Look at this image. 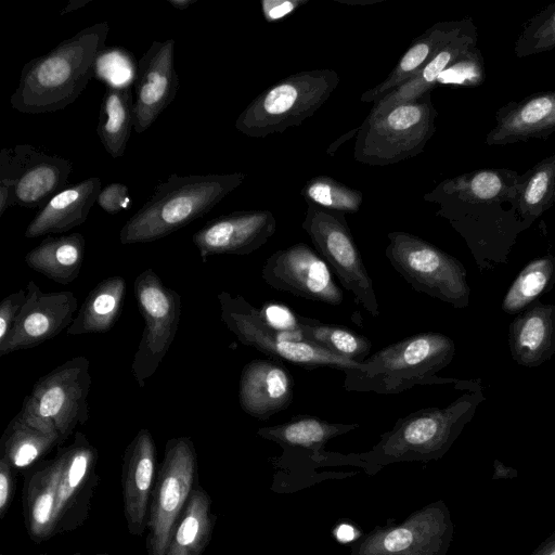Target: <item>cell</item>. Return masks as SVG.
<instances>
[{
    "instance_id": "cell-10",
    "label": "cell",
    "mask_w": 555,
    "mask_h": 555,
    "mask_svg": "<svg viewBox=\"0 0 555 555\" xmlns=\"http://www.w3.org/2000/svg\"><path fill=\"white\" fill-rule=\"evenodd\" d=\"M387 237L386 258L414 291L454 308L469 305L467 272L460 260L408 232H389Z\"/></svg>"
},
{
    "instance_id": "cell-6",
    "label": "cell",
    "mask_w": 555,
    "mask_h": 555,
    "mask_svg": "<svg viewBox=\"0 0 555 555\" xmlns=\"http://www.w3.org/2000/svg\"><path fill=\"white\" fill-rule=\"evenodd\" d=\"M339 81L330 68L292 74L256 96L237 117L235 128L250 138H266L300 126L327 101Z\"/></svg>"
},
{
    "instance_id": "cell-43",
    "label": "cell",
    "mask_w": 555,
    "mask_h": 555,
    "mask_svg": "<svg viewBox=\"0 0 555 555\" xmlns=\"http://www.w3.org/2000/svg\"><path fill=\"white\" fill-rule=\"evenodd\" d=\"M26 300V291L20 289L4 297L0 304V345L11 333Z\"/></svg>"
},
{
    "instance_id": "cell-32",
    "label": "cell",
    "mask_w": 555,
    "mask_h": 555,
    "mask_svg": "<svg viewBox=\"0 0 555 555\" xmlns=\"http://www.w3.org/2000/svg\"><path fill=\"white\" fill-rule=\"evenodd\" d=\"M215 524L211 498L197 483L172 532L166 555H202Z\"/></svg>"
},
{
    "instance_id": "cell-35",
    "label": "cell",
    "mask_w": 555,
    "mask_h": 555,
    "mask_svg": "<svg viewBox=\"0 0 555 555\" xmlns=\"http://www.w3.org/2000/svg\"><path fill=\"white\" fill-rule=\"evenodd\" d=\"M555 285V256L547 254L529 261L507 289L502 309L519 314Z\"/></svg>"
},
{
    "instance_id": "cell-14",
    "label": "cell",
    "mask_w": 555,
    "mask_h": 555,
    "mask_svg": "<svg viewBox=\"0 0 555 555\" xmlns=\"http://www.w3.org/2000/svg\"><path fill=\"white\" fill-rule=\"evenodd\" d=\"M453 522L442 500L410 514L401 524L375 527L361 537L350 555H446Z\"/></svg>"
},
{
    "instance_id": "cell-46",
    "label": "cell",
    "mask_w": 555,
    "mask_h": 555,
    "mask_svg": "<svg viewBox=\"0 0 555 555\" xmlns=\"http://www.w3.org/2000/svg\"><path fill=\"white\" fill-rule=\"evenodd\" d=\"M13 205V195L11 189L0 182V217Z\"/></svg>"
},
{
    "instance_id": "cell-47",
    "label": "cell",
    "mask_w": 555,
    "mask_h": 555,
    "mask_svg": "<svg viewBox=\"0 0 555 555\" xmlns=\"http://www.w3.org/2000/svg\"><path fill=\"white\" fill-rule=\"evenodd\" d=\"M530 555H555V530Z\"/></svg>"
},
{
    "instance_id": "cell-18",
    "label": "cell",
    "mask_w": 555,
    "mask_h": 555,
    "mask_svg": "<svg viewBox=\"0 0 555 555\" xmlns=\"http://www.w3.org/2000/svg\"><path fill=\"white\" fill-rule=\"evenodd\" d=\"M26 300L0 356L36 347L67 330L78 311V301L69 291L42 292L34 282L26 286Z\"/></svg>"
},
{
    "instance_id": "cell-8",
    "label": "cell",
    "mask_w": 555,
    "mask_h": 555,
    "mask_svg": "<svg viewBox=\"0 0 555 555\" xmlns=\"http://www.w3.org/2000/svg\"><path fill=\"white\" fill-rule=\"evenodd\" d=\"M90 361L74 357L33 386L17 415L29 425L56 436L64 443L89 417Z\"/></svg>"
},
{
    "instance_id": "cell-5",
    "label": "cell",
    "mask_w": 555,
    "mask_h": 555,
    "mask_svg": "<svg viewBox=\"0 0 555 555\" xmlns=\"http://www.w3.org/2000/svg\"><path fill=\"white\" fill-rule=\"evenodd\" d=\"M454 354L455 344L449 336L437 332L417 333L379 349L362 362L360 369L346 373L344 388L397 395L415 386H455L461 379L436 375L452 362Z\"/></svg>"
},
{
    "instance_id": "cell-2",
    "label": "cell",
    "mask_w": 555,
    "mask_h": 555,
    "mask_svg": "<svg viewBox=\"0 0 555 555\" xmlns=\"http://www.w3.org/2000/svg\"><path fill=\"white\" fill-rule=\"evenodd\" d=\"M108 30L107 22L85 27L27 62L11 95V106L25 114H42L75 102L96 73Z\"/></svg>"
},
{
    "instance_id": "cell-29",
    "label": "cell",
    "mask_w": 555,
    "mask_h": 555,
    "mask_svg": "<svg viewBox=\"0 0 555 555\" xmlns=\"http://www.w3.org/2000/svg\"><path fill=\"white\" fill-rule=\"evenodd\" d=\"M360 427L358 423H331L312 415H294L287 422L260 427L257 435L286 451H307L314 460L325 459L324 447L333 438Z\"/></svg>"
},
{
    "instance_id": "cell-25",
    "label": "cell",
    "mask_w": 555,
    "mask_h": 555,
    "mask_svg": "<svg viewBox=\"0 0 555 555\" xmlns=\"http://www.w3.org/2000/svg\"><path fill=\"white\" fill-rule=\"evenodd\" d=\"M101 183L100 178L90 177L55 194L28 223L25 237L63 233L82 224L98 199Z\"/></svg>"
},
{
    "instance_id": "cell-26",
    "label": "cell",
    "mask_w": 555,
    "mask_h": 555,
    "mask_svg": "<svg viewBox=\"0 0 555 555\" xmlns=\"http://www.w3.org/2000/svg\"><path fill=\"white\" fill-rule=\"evenodd\" d=\"M508 346L513 360L533 369L555 353V305L533 302L509 324Z\"/></svg>"
},
{
    "instance_id": "cell-30",
    "label": "cell",
    "mask_w": 555,
    "mask_h": 555,
    "mask_svg": "<svg viewBox=\"0 0 555 555\" xmlns=\"http://www.w3.org/2000/svg\"><path fill=\"white\" fill-rule=\"evenodd\" d=\"M85 250L81 233L48 236L25 255V263L53 282L67 285L78 278Z\"/></svg>"
},
{
    "instance_id": "cell-3",
    "label": "cell",
    "mask_w": 555,
    "mask_h": 555,
    "mask_svg": "<svg viewBox=\"0 0 555 555\" xmlns=\"http://www.w3.org/2000/svg\"><path fill=\"white\" fill-rule=\"evenodd\" d=\"M485 400L480 379H470L465 392L447 406L425 408L398 418L371 450L352 456L377 469L399 462L439 460Z\"/></svg>"
},
{
    "instance_id": "cell-42",
    "label": "cell",
    "mask_w": 555,
    "mask_h": 555,
    "mask_svg": "<svg viewBox=\"0 0 555 555\" xmlns=\"http://www.w3.org/2000/svg\"><path fill=\"white\" fill-rule=\"evenodd\" d=\"M96 203L107 214L116 215L129 209L132 199L129 196L127 185L120 182H113L100 191Z\"/></svg>"
},
{
    "instance_id": "cell-50",
    "label": "cell",
    "mask_w": 555,
    "mask_h": 555,
    "mask_svg": "<svg viewBox=\"0 0 555 555\" xmlns=\"http://www.w3.org/2000/svg\"><path fill=\"white\" fill-rule=\"evenodd\" d=\"M91 0H72L64 7V9L60 12V14L64 15L69 12H73L75 10H79V9L83 8Z\"/></svg>"
},
{
    "instance_id": "cell-48",
    "label": "cell",
    "mask_w": 555,
    "mask_h": 555,
    "mask_svg": "<svg viewBox=\"0 0 555 555\" xmlns=\"http://www.w3.org/2000/svg\"><path fill=\"white\" fill-rule=\"evenodd\" d=\"M517 476V470L505 466L503 463H501L499 460L494 461V474L493 479H511L515 478Z\"/></svg>"
},
{
    "instance_id": "cell-28",
    "label": "cell",
    "mask_w": 555,
    "mask_h": 555,
    "mask_svg": "<svg viewBox=\"0 0 555 555\" xmlns=\"http://www.w3.org/2000/svg\"><path fill=\"white\" fill-rule=\"evenodd\" d=\"M477 28L466 30L443 47L412 79L373 103L367 118L377 117L393 106L414 101L436 87L439 76L459 57L477 47Z\"/></svg>"
},
{
    "instance_id": "cell-34",
    "label": "cell",
    "mask_w": 555,
    "mask_h": 555,
    "mask_svg": "<svg viewBox=\"0 0 555 555\" xmlns=\"http://www.w3.org/2000/svg\"><path fill=\"white\" fill-rule=\"evenodd\" d=\"M54 447H61L56 436L29 425L16 414L2 435L0 456L4 457L13 469H26Z\"/></svg>"
},
{
    "instance_id": "cell-9",
    "label": "cell",
    "mask_w": 555,
    "mask_h": 555,
    "mask_svg": "<svg viewBox=\"0 0 555 555\" xmlns=\"http://www.w3.org/2000/svg\"><path fill=\"white\" fill-rule=\"evenodd\" d=\"M220 317L224 325L245 346H250L278 360L305 370L336 369L344 374L356 371L362 363L336 356L304 338L300 332L278 331L268 325L244 297L222 291L218 294Z\"/></svg>"
},
{
    "instance_id": "cell-11",
    "label": "cell",
    "mask_w": 555,
    "mask_h": 555,
    "mask_svg": "<svg viewBox=\"0 0 555 555\" xmlns=\"http://www.w3.org/2000/svg\"><path fill=\"white\" fill-rule=\"evenodd\" d=\"M197 455L188 436L170 438L152 491L146 555H166L172 532L197 482Z\"/></svg>"
},
{
    "instance_id": "cell-38",
    "label": "cell",
    "mask_w": 555,
    "mask_h": 555,
    "mask_svg": "<svg viewBox=\"0 0 555 555\" xmlns=\"http://www.w3.org/2000/svg\"><path fill=\"white\" fill-rule=\"evenodd\" d=\"M307 205L327 210L354 214L361 208L363 194L328 176H317L308 180L300 191Z\"/></svg>"
},
{
    "instance_id": "cell-41",
    "label": "cell",
    "mask_w": 555,
    "mask_h": 555,
    "mask_svg": "<svg viewBox=\"0 0 555 555\" xmlns=\"http://www.w3.org/2000/svg\"><path fill=\"white\" fill-rule=\"evenodd\" d=\"M259 314L268 325L278 331L299 332L298 315L285 305L268 302L259 309Z\"/></svg>"
},
{
    "instance_id": "cell-33",
    "label": "cell",
    "mask_w": 555,
    "mask_h": 555,
    "mask_svg": "<svg viewBox=\"0 0 555 555\" xmlns=\"http://www.w3.org/2000/svg\"><path fill=\"white\" fill-rule=\"evenodd\" d=\"M132 129L133 94L130 85H108L101 102L96 133L113 158L125 154Z\"/></svg>"
},
{
    "instance_id": "cell-37",
    "label": "cell",
    "mask_w": 555,
    "mask_h": 555,
    "mask_svg": "<svg viewBox=\"0 0 555 555\" xmlns=\"http://www.w3.org/2000/svg\"><path fill=\"white\" fill-rule=\"evenodd\" d=\"M299 332L304 338L321 348L345 358L362 363L370 356L372 343L363 335L336 324L298 315Z\"/></svg>"
},
{
    "instance_id": "cell-24",
    "label": "cell",
    "mask_w": 555,
    "mask_h": 555,
    "mask_svg": "<svg viewBox=\"0 0 555 555\" xmlns=\"http://www.w3.org/2000/svg\"><path fill=\"white\" fill-rule=\"evenodd\" d=\"M473 23L470 18L438 22L413 40L388 76L362 93L360 101L375 103L412 79L443 47Z\"/></svg>"
},
{
    "instance_id": "cell-39",
    "label": "cell",
    "mask_w": 555,
    "mask_h": 555,
    "mask_svg": "<svg viewBox=\"0 0 555 555\" xmlns=\"http://www.w3.org/2000/svg\"><path fill=\"white\" fill-rule=\"evenodd\" d=\"M555 48V1L530 17L514 44L517 57H527Z\"/></svg>"
},
{
    "instance_id": "cell-17",
    "label": "cell",
    "mask_w": 555,
    "mask_h": 555,
    "mask_svg": "<svg viewBox=\"0 0 555 555\" xmlns=\"http://www.w3.org/2000/svg\"><path fill=\"white\" fill-rule=\"evenodd\" d=\"M263 281L272 288L312 301L339 306L344 296L324 259L305 243L279 249L263 263Z\"/></svg>"
},
{
    "instance_id": "cell-19",
    "label": "cell",
    "mask_w": 555,
    "mask_h": 555,
    "mask_svg": "<svg viewBox=\"0 0 555 555\" xmlns=\"http://www.w3.org/2000/svg\"><path fill=\"white\" fill-rule=\"evenodd\" d=\"M175 40L154 41L134 72L133 130L142 133L176 98L179 77L173 66Z\"/></svg>"
},
{
    "instance_id": "cell-45",
    "label": "cell",
    "mask_w": 555,
    "mask_h": 555,
    "mask_svg": "<svg viewBox=\"0 0 555 555\" xmlns=\"http://www.w3.org/2000/svg\"><path fill=\"white\" fill-rule=\"evenodd\" d=\"M14 494V476L10 463L0 456V519L9 512Z\"/></svg>"
},
{
    "instance_id": "cell-31",
    "label": "cell",
    "mask_w": 555,
    "mask_h": 555,
    "mask_svg": "<svg viewBox=\"0 0 555 555\" xmlns=\"http://www.w3.org/2000/svg\"><path fill=\"white\" fill-rule=\"evenodd\" d=\"M126 281L120 275L102 280L78 309L68 335L100 334L111 331L122 311Z\"/></svg>"
},
{
    "instance_id": "cell-21",
    "label": "cell",
    "mask_w": 555,
    "mask_h": 555,
    "mask_svg": "<svg viewBox=\"0 0 555 555\" xmlns=\"http://www.w3.org/2000/svg\"><path fill=\"white\" fill-rule=\"evenodd\" d=\"M157 476V450L147 428L140 429L127 446L122 463V502L128 532L142 537Z\"/></svg>"
},
{
    "instance_id": "cell-7",
    "label": "cell",
    "mask_w": 555,
    "mask_h": 555,
    "mask_svg": "<svg viewBox=\"0 0 555 555\" xmlns=\"http://www.w3.org/2000/svg\"><path fill=\"white\" fill-rule=\"evenodd\" d=\"M431 91L365 118L356 135L353 157L370 166H388L421 154L436 131Z\"/></svg>"
},
{
    "instance_id": "cell-49",
    "label": "cell",
    "mask_w": 555,
    "mask_h": 555,
    "mask_svg": "<svg viewBox=\"0 0 555 555\" xmlns=\"http://www.w3.org/2000/svg\"><path fill=\"white\" fill-rule=\"evenodd\" d=\"M358 128L353 129V130H350L348 131L347 133H345L343 137H340L336 142H333L328 149L326 150V153L328 155H333L337 149L340 146V144L345 143L346 141H348L352 135H357L358 133Z\"/></svg>"
},
{
    "instance_id": "cell-54",
    "label": "cell",
    "mask_w": 555,
    "mask_h": 555,
    "mask_svg": "<svg viewBox=\"0 0 555 555\" xmlns=\"http://www.w3.org/2000/svg\"><path fill=\"white\" fill-rule=\"evenodd\" d=\"M2 555V554H1Z\"/></svg>"
},
{
    "instance_id": "cell-4",
    "label": "cell",
    "mask_w": 555,
    "mask_h": 555,
    "mask_svg": "<svg viewBox=\"0 0 555 555\" xmlns=\"http://www.w3.org/2000/svg\"><path fill=\"white\" fill-rule=\"evenodd\" d=\"M244 172L179 176L171 173L122 225L124 245L163 238L208 214L240 186Z\"/></svg>"
},
{
    "instance_id": "cell-36",
    "label": "cell",
    "mask_w": 555,
    "mask_h": 555,
    "mask_svg": "<svg viewBox=\"0 0 555 555\" xmlns=\"http://www.w3.org/2000/svg\"><path fill=\"white\" fill-rule=\"evenodd\" d=\"M516 202L520 217L530 225L555 204V154L519 176Z\"/></svg>"
},
{
    "instance_id": "cell-22",
    "label": "cell",
    "mask_w": 555,
    "mask_h": 555,
    "mask_svg": "<svg viewBox=\"0 0 555 555\" xmlns=\"http://www.w3.org/2000/svg\"><path fill=\"white\" fill-rule=\"evenodd\" d=\"M293 397L294 378L280 361L256 359L244 365L238 383V401L246 414L267 421L286 410Z\"/></svg>"
},
{
    "instance_id": "cell-53",
    "label": "cell",
    "mask_w": 555,
    "mask_h": 555,
    "mask_svg": "<svg viewBox=\"0 0 555 555\" xmlns=\"http://www.w3.org/2000/svg\"><path fill=\"white\" fill-rule=\"evenodd\" d=\"M96 555H108V554H96Z\"/></svg>"
},
{
    "instance_id": "cell-44",
    "label": "cell",
    "mask_w": 555,
    "mask_h": 555,
    "mask_svg": "<svg viewBox=\"0 0 555 555\" xmlns=\"http://www.w3.org/2000/svg\"><path fill=\"white\" fill-rule=\"evenodd\" d=\"M307 0H262L261 11L268 23H274L294 13Z\"/></svg>"
},
{
    "instance_id": "cell-16",
    "label": "cell",
    "mask_w": 555,
    "mask_h": 555,
    "mask_svg": "<svg viewBox=\"0 0 555 555\" xmlns=\"http://www.w3.org/2000/svg\"><path fill=\"white\" fill-rule=\"evenodd\" d=\"M60 480L54 511V537L74 531L88 518L98 483V450L88 437L77 431L66 447H57Z\"/></svg>"
},
{
    "instance_id": "cell-12",
    "label": "cell",
    "mask_w": 555,
    "mask_h": 555,
    "mask_svg": "<svg viewBox=\"0 0 555 555\" xmlns=\"http://www.w3.org/2000/svg\"><path fill=\"white\" fill-rule=\"evenodd\" d=\"M301 228L357 304L373 318L380 314L373 280L348 227L345 214L308 205Z\"/></svg>"
},
{
    "instance_id": "cell-13",
    "label": "cell",
    "mask_w": 555,
    "mask_h": 555,
    "mask_svg": "<svg viewBox=\"0 0 555 555\" xmlns=\"http://www.w3.org/2000/svg\"><path fill=\"white\" fill-rule=\"evenodd\" d=\"M144 328L131 364L139 387H144L167 354L181 318V297L166 286L153 269L142 271L133 282Z\"/></svg>"
},
{
    "instance_id": "cell-1",
    "label": "cell",
    "mask_w": 555,
    "mask_h": 555,
    "mask_svg": "<svg viewBox=\"0 0 555 555\" xmlns=\"http://www.w3.org/2000/svg\"><path fill=\"white\" fill-rule=\"evenodd\" d=\"M519 176L478 169L446 179L423 196L465 240L481 272L505 264L517 236L530 227L517 209Z\"/></svg>"
},
{
    "instance_id": "cell-27",
    "label": "cell",
    "mask_w": 555,
    "mask_h": 555,
    "mask_svg": "<svg viewBox=\"0 0 555 555\" xmlns=\"http://www.w3.org/2000/svg\"><path fill=\"white\" fill-rule=\"evenodd\" d=\"M61 459L39 463L25 479L23 508L27 532L33 541L41 543L54 537V511L60 480Z\"/></svg>"
},
{
    "instance_id": "cell-20",
    "label": "cell",
    "mask_w": 555,
    "mask_h": 555,
    "mask_svg": "<svg viewBox=\"0 0 555 555\" xmlns=\"http://www.w3.org/2000/svg\"><path fill=\"white\" fill-rule=\"evenodd\" d=\"M276 220L270 210H243L209 220L192 236L203 262L214 255L251 254L275 233Z\"/></svg>"
},
{
    "instance_id": "cell-15",
    "label": "cell",
    "mask_w": 555,
    "mask_h": 555,
    "mask_svg": "<svg viewBox=\"0 0 555 555\" xmlns=\"http://www.w3.org/2000/svg\"><path fill=\"white\" fill-rule=\"evenodd\" d=\"M73 164L30 145L17 144L0 152V182L8 185L13 205L40 209L69 185Z\"/></svg>"
},
{
    "instance_id": "cell-52",
    "label": "cell",
    "mask_w": 555,
    "mask_h": 555,
    "mask_svg": "<svg viewBox=\"0 0 555 555\" xmlns=\"http://www.w3.org/2000/svg\"><path fill=\"white\" fill-rule=\"evenodd\" d=\"M340 530L344 531V533L341 532V534H338V538L343 539V541H348L352 538V528L349 526H344V529L341 527Z\"/></svg>"
},
{
    "instance_id": "cell-23",
    "label": "cell",
    "mask_w": 555,
    "mask_h": 555,
    "mask_svg": "<svg viewBox=\"0 0 555 555\" xmlns=\"http://www.w3.org/2000/svg\"><path fill=\"white\" fill-rule=\"evenodd\" d=\"M555 132V91L537 92L502 105L486 144L506 145L545 139Z\"/></svg>"
},
{
    "instance_id": "cell-40",
    "label": "cell",
    "mask_w": 555,
    "mask_h": 555,
    "mask_svg": "<svg viewBox=\"0 0 555 555\" xmlns=\"http://www.w3.org/2000/svg\"><path fill=\"white\" fill-rule=\"evenodd\" d=\"M486 79L483 57L478 47L473 48L450 65L438 78L437 85L475 88Z\"/></svg>"
},
{
    "instance_id": "cell-51",
    "label": "cell",
    "mask_w": 555,
    "mask_h": 555,
    "mask_svg": "<svg viewBox=\"0 0 555 555\" xmlns=\"http://www.w3.org/2000/svg\"><path fill=\"white\" fill-rule=\"evenodd\" d=\"M169 4L175 7L178 10H185L191 4L195 3L197 0H167Z\"/></svg>"
}]
</instances>
